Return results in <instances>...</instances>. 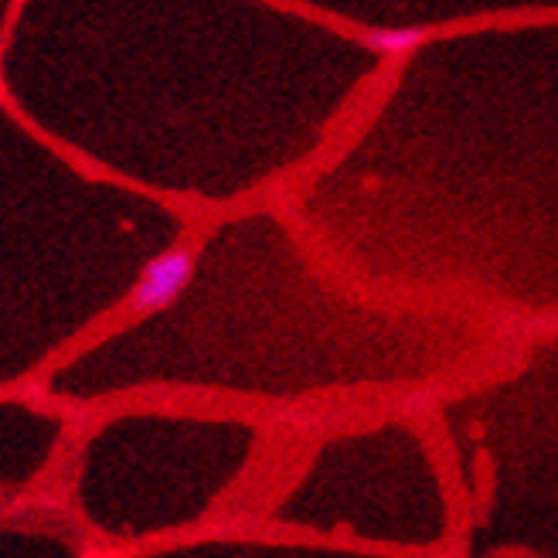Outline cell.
I'll list each match as a JSON object with an SVG mask.
<instances>
[{
  "mask_svg": "<svg viewBox=\"0 0 558 558\" xmlns=\"http://www.w3.org/2000/svg\"><path fill=\"white\" fill-rule=\"evenodd\" d=\"M194 276V256L191 248L184 245H174L167 248V253L154 256L144 272H140L136 287H133V296H130V306L140 314H154V311H163V306H171L191 283Z\"/></svg>",
  "mask_w": 558,
  "mask_h": 558,
  "instance_id": "cell-1",
  "label": "cell"
},
{
  "mask_svg": "<svg viewBox=\"0 0 558 558\" xmlns=\"http://www.w3.org/2000/svg\"><path fill=\"white\" fill-rule=\"evenodd\" d=\"M418 41H423V32L418 27H392V32H375L372 45L385 54H405L412 51Z\"/></svg>",
  "mask_w": 558,
  "mask_h": 558,
  "instance_id": "cell-2",
  "label": "cell"
}]
</instances>
